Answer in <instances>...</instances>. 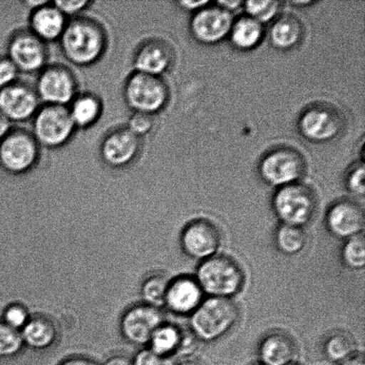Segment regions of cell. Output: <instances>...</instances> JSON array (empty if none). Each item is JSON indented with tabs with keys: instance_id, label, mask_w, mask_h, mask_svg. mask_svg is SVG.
Returning <instances> with one entry per match:
<instances>
[{
	"instance_id": "1",
	"label": "cell",
	"mask_w": 365,
	"mask_h": 365,
	"mask_svg": "<svg viewBox=\"0 0 365 365\" xmlns=\"http://www.w3.org/2000/svg\"><path fill=\"white\" fill-rule=\"evenodd\" d=\"M61 46L66 58L78 66H88L101 58L106 48L105 31L88 18H75L67 24Z\"/></svg>"
},
{
	"instance_id": "2",
	"label": "cell",
	"mask_w": 365,
	"mask_h": 365,
	"mask_svg": "<svg viewBox=\"0 0 365 365\" xmlns=\"http://www.w3.org/2000/svg\"><path fill=\"white\" fill-rule=\"evenodd\" d=\"M195 278L204 295L225 299L237 295L245 282L241 266L232 257L217 254L200 262Z\"/></svg>"
},
{
	"instance_id": "3",
	"label": "cell",
	"mask_w": 365,
	"mask_h": 365,
	"mask_svg": "<svg viewBox=\"0 0 365 365\" xmlns=\"http://www.w3.org/2000/svg\"><path fill=\"white\" fill-rule=\"evenodd\" d=\"M239 309L232 299L207 298L190 316V330L200 341L224 337L239 319Z\"/></svg>"
},
{
	"instance_id": "4",
	"label": "cell",
	"mask_w": 365,
	"mask_h": 365,
	"mask_svg": "<svg viewBox=\"0 0 365 365\" xmlns=\"http://www.w3.org/2000/svg\"><path fill=\"white\" fill-rule=\"evenodd\" d=\"M317 202L309 187L299 182L278 188L273 210L281 225L304 228L313 220Z\"/></svg>"
},
{
	"instance_id": "5",
	"label": "cell",
	"mask_w": 365,
	"mask_h": 365,
	"mask_svg": "<svg viewBox=\"0 0 365 365\" xmlns=\"http://www.w3.org/2000/svg\"><path fill=\"white\" fill-rule=\"evenodd\" d=\"M168 86L160 77L135 71L125 86V98L135 113L153 115L162 110L169 100Z\"/></svg>"
},
{
	"instance_id": "6",
	"label": "cell",
	"mask_w": 365,
	"mask_h": 365,
	"mask_svg": "<svg viewBox=\"0 0 365 365\" xmlns=\"http://www.w3.org/2000/svg\"><path fill=\"white\" fill-rule=\"evenodd\" d=\"M34 137L38 145L56 148L66 144L75 131L66 106L46 105L34 116Z\"/></svg>"
},
{
	"instance_id": "7",
	"label": "cell",
	"mask_w": 365,
	"mask_h": 365,
	"mask_svg": "<svg viewBox=\"0 0 365 365\" xmlns=\"http://www.w3.org/2000/svg\"><path fill=\"white\" fill-rule=\"evenodd\" d=\"M306 170V163L296 150L282 148L268 153L259 165V174L267 184L281 188L298 182Z\"/></svg>"
},
{
	"instance_id": "8",
	"label": "cell",
	"mask_w": 365,
	"mask_h": 365,
	"mask_svg": "<svg viewBox=\"0 0 365 365\" xmlns=\"http://www.w3.org/2000/svg\"><path fill=\"white\" fill-rule=\"evenodd\" d=\"M39 157V145L34 135L23 130H11L0 141V165L13 174L32 169Z\"/></svg>"
},
{
	"instance_id": "9",
	"label": "cell",
	"mask_w": 365,
	"mask_h": 365,
	"mask_svg": "<svg viewBox=\"0 0 365 365\" xmlns=\"http://www.w3.org/2000/svg\"><path fill=\"white\" fill-rule=\"evenodd\" d=\"M36 93L46 105L66 106L77 96L76 78L66 67H46L38 76Z\"/></svg>"
},
{
	"instance_id": "10",
	"label": "cell",
	"mask_w": 365,
	"mask_h": 365,
	"mask_svg": "<svg viewBox=\"0 0 365 365\" xmlns=\"http://www.w3.org/2000/svg\"><path fill=\"white\" fill-rule=\"evenodd\" d=\"M222 242L220 229L212 222L198 218L186 225L181 235V246L186 256L202 261L217 255Z\"/></svg>"
},
{
	"instance_id": "11",
	"label": "cell",
	"mask_w": 365,
	"mask_h": 365,
	"mask_svg": "<svg viewBox=\"0 0 365 365\" xmlns=\"http://www.w3.org/2000/svg\"><path fill=\"white\" fill-rule=\"evenodd\" d=\"M342 128V118L337 110L323 105L307 108L299 121L300 133L314 143L332 140L341 133Z\"/></svg>"
},
{
	"instance_id": "12",
	"label": "cell",
	"mask_w": 365,
	"mask_h": 365,
	"mask_svg": "<svg viewBox=\"0 0 365 365\" xmlns=\"http://www.w3.org/2000/svg\"><path fill=\"white\" fill-rule=\"evenodd\" d=\"M9 59L24 73L41 71L48 60L45 43L31 31H20L14 36L9 45Z\"/></svg>"
},
{
	"instance_id": "13",
	"label": "cell",
	"mask_w": 365,
	"mask_h": 365,
	"mask_svg": "<svg viewBox=\"0 0 365 365\" xmlns=\"http://www.w3.org/2000/svg\"><path fill=\"white\" fill-rule=\"evenodd\" d=\"M325 224L329 232L339 239L348 240L363 235L364 210L354 200H338L327 211Z\"/></svg>"
},
{
	"instance_id": "14",
	"label": "cell",
	"mask_w": 365,
	"mask_h": 365,
	"mask_svg": "<svg viewBox=\"0 0 365 365\" xmlns=\"http://www.w3.org/2000/svg\"><path fill=\"white\" fill-rule=\"evenodd\" d=\"M39 98L35 89L24 83H14L0 89V113L10 123H21L35 116Z\"/></svg>"
},
{
	"instance_id": "15",
	"label": "cell",
	"mask_w": 365,
	"mask_h": 365,
	"mask_svg": "<svg viewBox=\"0 0 365 365\" xmlns=\"http://www.w3.org/2000/svg\"><path fill=\"white\" fill-rule=\"evenodd\" d=\"M232 24L231 13L217 6H206L193 16L191 31L197 41L215 44L230 34Z\"/></svg>"
},
{
	"instance_id": "16",
	"label": "cell",
	"mask_w": 365,
	"mask_h": 365,
	"mask_svg": "<svg viewBox=\"0 0 365 365\" xmlns=\"http://www.w3.org/2000/svg\"><path fill=\"white\" fill-rule=\"evenodd\" d=\"M163 320L162 313L155 307H134L125 314L121 322V331L128 341L135 345H145L151 341L157 329L164 324Z\"/></svg>"
},
{
	"instance_id": "17",
	"label": "cell",
	"mask_w": 365,
	"mask_h": 365,
	"mask_svg": "<svg viewBox=\"0 0 365 365\" xmlns=\"http://www.w3.org/2000/svg\"><path fill=\"white\" fill-rule=\"evenodd\" d=\"M141 139L128 128L110 133L102 143L101 155L107 165L121 168L137 158L140 151Z\"/></svg>"
},
{
	"instance_id": "18",
	"label": "cell",
	"mask_w": 365,
	"mask_h": 365,
	"mask_svg": "<svg viewBox=\"0 0 365 365\" xmlns=\"http://www.w3.org/2000/svg\"><path fill=\"white\" fill-rule=\"evenodd\" d=\"M204 293L195 277H181L170 282L165 306L180 316H191L204 300Z\"/></svg>"
},
{
	"instance_id": "19",
	"label": "cell",
	"mask_w": 365,
	"mask_h": 365,
	"mask_svg": "<svg viewBox=\"0 0 365 365\" xmlns=\"http://www.w3.org/2000/svg\"><path fill=\"white\" fill-rule=\"evenodd\" d=\"M173 51L167 43L153 39L145 43L135 57L138 73L160 77L173 66Z\"/></svg>"
},
{
	"instance_id": "20",
	"label": "cell",
	"mask_w": 365,
	"mask_h": 365,
	"mask_svg": "<svg viewBox=\"0 0 365 365\" xmlns=\"http://www.w3.org/2000/svg\"><path fill=\"white\" fill-rule=\"evenodd\" d=\"M30 25L31 34L45 43L60 39L67 23L66 16L53 4L48 2L34 10Z\"/></svg>"
},
{
	"instance_id": "21",
	"label": "cell",
	"mask_w": 365,
	"mask_h": 365,
	"mask_svg": "<svg viewBox=\"0 0 365 365\" xmlns=\"http://www.w3.org/2000/svg\"><path fill=\"white\" fill-rule=\"evenodd\" d=\"M296 355L295 342L284 332H271L259 344V356L262 365H288L295 362Z\"/></svg>"
},
{
	"instance_id": "22",
	"label": "cell",
	"mask_w": 365,
	"mask_h": 365,
	"mask_svg": "<svg viewBox=\"0 0 365 365\" xmlns=\"http://www.w3.org/2000/svg\"><path fill=\"white\" fill-rule=\"evenodd\" d=\"M303 37V27L292 16H282L275 20L270 31V39L275 48L289 50L295 48Z\"/></svg>"
},
{
	"instance_id": "23",
	"label": "cell",
	"mask_w": 365,
	"mask_h": 365,
	"mask_svg": "<svg viewBox=\"0 0 365 365\" xmlns=\"http://www.w3.org/2000/svg\"><path fill=\"white\" fill-rule=\"evenodd\" d=\"M263 24L248 16L240 18L232 24L230 36L232 44L241 50L255 48L262 41Z\"/></svg>"
},
{
	"instance_id": "24",
	"label": "cell",
	"mask_w": 365,
	"mask_h": 365,
	"mask_svg": "<svg viewBox=\"0 0 365 365\" xmlns=\"http://www.w3.org/2000/svg\"><path fill=\"white\" fill-rule=\"evenodd\" d=\"M71 103L69 112L76 128L91 127L101 115V102L95 96L91 94L77 96Z\"/></svg>"
},
{
	"instance_id": "25",
	"label": "cell",
	"mask_w": 365,
	"mask_h": 365,
	"mask_svg": "<svg viewBox=\"0 0 365 365\" xmlns=\"http://www.w3.org/2000/svg\"><path fill=\"white\" fill-rule=\"evenodd\" d=\"M182 330L170 324H163L152 336L150 345L151 351L156 355L171 357L180 349Z\"/></svg>"
},
{
	"instance_id": "26",
	"label": "cell",
	"mask_w": 365,
	"mask_h": 365,
	"mask_svg": "<svg viewBox=\"0 0 365 365\" xmlns=\"http://www.w3.org/2000/svg\"><path fill=\"white\" fill-rule=\"evenodd\" d=\"M21 335L24 343L31 348L44 349L55 341L56 330L48 321L35 319L28 322Z\"/></svg>"
},
{
	"instance_id": "27",
	"label": "cell",
	"mask_w": 365,
	"mask_h": 365,
	"mask_svg": "<svg viewBox=\"0 0 365 365\" xmlns=\"http://www.w3.org/2000/svg\"><path fill=\"white\" fill-rule=\"evenodd\" d=\"M356 344L352 336L344 331H336L327 339L324 354L331 362L341 364L355 356Z\"/></svg>"
},
{
	"instance_id": "28",
	"label": "cell",
	"mask_w": 365,
	"mask_h": 365,
	"mask_svg": "<svg viewBox=\"0 0 365 365\" xmlns=\"http://www.w3.org/2000/svg\"><path fill=\"white\" fill-rule=\"evenodd\" d=\"M307 237L303 228L279 225L275 232V245L285 256H295L305 248Z\"/></svg>"
},
{
	"instance_id": "29",
	"label": "cell",
	"mask_w": 365,
	"mask_h": 365,
	"mask_svg": "<svg viewBox=\"0 0 365 365\" xmlns=\"http://www.w3.org/2000/svg\"><path fill=\"white\" fill-rule=\"evenodd\" d=\"M341 259L349 269L359 271L365 267V241L364 235L346 240L341 250Z\"/></svg>"
},
{
	"instance_id": "30",
	"label": "cell",
	"mask_w": 365,
	"mask_h": 365,
	"mask_svg": "<svg viewBox=\"0 0 365 365\" xmlns=\"http://www.w3.org/2000/svg\"><path fill=\"white\" fill-rule=\"evenodd\" d=\"M170 282L164 277L150 278L143 286L142 294L149 307H158L165 306L166 294Z\"/></svg>"
},
{
	"instance_id": "31",
	"label": "cell",
	"mask_w": 365,
	"mask_h": 365,
	"mask_svg": "<svg viewBox=\"0 0 365 365\" xmlns=\"http://www.w3.org/2000/svg\"><path fill=\"white\" fill-rule=\"evenodd\" d=\"M248 16L263 24L277 17L281 9L279 1H246L243 3Z\"/></svg>"
},
{
	"instance_id": "32",
	"label": "cell",
	"mask_w": 365,
	"mask_h": 365,
	"mask_svg": "<svg viewBox=\"0 0 365 365\" xmlns=\"http://www.w3.org/2000/svg\"><path fill=\"white\" fill-rule=\"evenodd\" d=\"M24 341L21 335L6 324H0V357L6 359L20 352Z\"/></svg>"
},
{
	"instance_id": "33",
	"label": "cell",
	"mask_w": 365,
	"mask_h": 365,
	"mask_svg": "<svg viewBox=\"0 0 365 365\" xmlns=\"http://www.w3.org/2000/svg\"><path fill=\"white\" fill-rule=\"evenodd\" d=\"M364 163L356 164L351 170L349 171L346 177V185L349 191L353 195L363 197L365 193V178H364Z\"/></svg>"
},
{
	"instance_id": "34",
	"label": "cell",
	"mask_w": 365,
	"mask_h": 365,
	"mask_svg": "<svg viewBox=\"0 0 365 365\" xmlns=\"http://www.w3.org/2000/svg\"><path fill=\"white\" fill-rule=\"evenodd\" d=\"M155 126L153 116L150 114L135 113L128 121V130L141 138L152 131Z\"/></svg>"
},
{
	"instance_id": "35",
	"label": "cell",
	"mask_w": 365,
	"mask_h": 365,
	"mask_svg": "<svg viewBox=\"0 0 365 365\" xmlns=\"http://www.w3.org/2000/svg\"><path fill=\"white\" fill-rule=\"evenodd\" d=\"M5 324L14 330L23 329L28 323V314L23 307L12 306L6 309L5 316Z\"/></svg>"
},
{
	"instance_id": "36",
	"label": "cell",
	"mask_w": 365,
	"mask_h": 365,
	"mask_svg": "<svg viewBox=\"0 0 365 365\" xmlns=\"http://www.w3.org/2000/svg\"><path fill=\"white\" fill-rule=\"evenodd\" d=\"M18 73L19 71L9 58L0 59V89L16 83Z\"/></svg>"
},
{
	"instance_id": "37",
	"label": "cell",
	"mask_w": 365,
	"mask_h": 365,
	"mask_svg": "<svg viewBox=\"0 0 365 365\" xmlns=\"http://www.w3.org/2000/svg\"><path fill=\"white\" fill-rule=\"evenodd\" d=\"M53 5L63 14L64 16H76L82 11L87 9L89 5H91V1L88 0H71V1H56Z\"/></svg>"
},
{
	"instance_id": "38",
	"label": "cell",
	"mask_w": 365,
	"mask_h": 365,
	"mask_svg": "<svg viewBox=\"0 0 365 365\" xmlns=\"http://www.w3.org/2000/svg\"><path fill=\"white\" fill-rule=\"evenodd\" d=\"M133 365H176L171 357L156 355L151 350H144L135 356Z\"/></svg>"
},
{
	"instance_id": "39",
	"label": "cell",
	"mask_w": 365,
	"mask_h": 365,
	"mask_svg": "<svg viewBox=\"0 0 365 365\" xmlns=\"http://www.w3.org/2000/svg\"><path fill=\"white\" fill-rule=\"evenodd\" d=\"M209 1H182L180 2V5L182 9H187L190 11L197 10V12L200 9H204L209 5Z\"/></svg>"
},
{
	"instance_id": "40",
	"label": "cell",
	"mask_w": 365,
	"mask_h": 365,
	"mask_svg": "<svg viewBox=\"0 0 365 365\" xmlns=\"http://www.w3.org/2000/svg\"><path fill=\"white\" fill-rule=\"evenodd\" d=\"M11 131V123L0 113V141Z\"/></svg>"
},
{
	"instance_id": "41",
	"label": "cell",
	"mask_w": 365,
	"mask_h": 365,
	"mask_svg": "<svg viewBox=\"0 0 365 365\" xmlns=\"http://www.w3.org/2000/svg\"><path fill=\"white\" fill-rule=\"evenodd\" d=\"M243 5V2L242 1H234V0H232V1H218L217 2V6L221 7L222 9H224L225 11H227V12L230 13L232 11H235L236 9H238L240 6Z\"/></svg>"
},
{
	"instance_id": "42",
	"label": "cell",
	"mask_w": 365,
	"mask_h": 365,
	"mask_svg": "<svg viewBox=\"0 0 365 365\" xmlns=\"http://www.w3.org/2000/svg\"><path fill=\"white\" fill-rule=\"evenodd\" d=\"M61 365H98L91 360L84 359H73L66 361Z\"/></svg>"
},
{
	"instance_id": "43",
	"label": "cell",
	"mask_w": 365,
	"mask_h": 365,
	"mask_svg": "<svg viewBox=\"0 0 365 365\" xmlns=\"http://www.w3.org/2000/svg\"><path fill=\"white\" fill-rule=\"evenodd\" d=\"M105 365H133V363L124 357H114V359L107 361Z\"/></svg>"
},
{
	"instance_id": "44",
	"label": "cell",
	"mask_w": 365,
	"mask_h": 365,
	"mask_svg": "<svg viewBox=\"0 0 365 365\" xmlns=\"http://www.w3.org/2000/svg\"><path fill=\"white\" fill-rule=\"evenodd\" d=\"M339 365H365L362 357L354 356L351 359L344 361Z\"/></svg>"
},
{
	"instance_id": "45",
	"label": "cell",
	"mask_w": 365,
	"mask_h": 365,
	"mask_svg": "<svg viewBox=\"0 0 365 365\" xmlns=\"http://www.w3.org/2000/svg\"><path fill=\"white\" fill-rule=\"evenodd\" d=\"M178 365H204L200 360L193 359V357H189V359H185Z\"/></svg>"
},
{
	"instance_id": "46",
	"label": "cell",
	"mask_w": 365,
	"mask_h": 365,
	"mask_svg": "<svg viewBox=\"0 0 365 365\" xmlns=\"http://www.w3.org/2000/svg\"><path fill=\"white\" fill-rule=\"evenodd\" d=\"M293 4H295V5H299V6H302V5H309V4H312V2H310V1H299V2H293Z\"/></svg>"
},
{
	"instance_id": "47",
	"label": "cell",
	"mask_w": 365,
	"mask_h": 365,
	"mask_svg": "<svg viewBox=\"0 0 365 365\" xmlns=\"http://www.w3.org/2000/svg\"><path fill=\"white\" fill-rule=\"evenodd\" d=\"M288 365H302V364H297V363H295V362H293V363L289 364H288Z\"/></svg>"
},
{
	"instance_id": "48",
	"label": "cell",
	"mask_w": 365,
	"mask_h": 365,
	"mask_svg": "<svg viewBox=\"0 0 365 365\" xmlns=\"http://www.w3.org/2000/svg\"><path fill=\"white\" fill-rule=\"evenodd\" d=\"M256 365H262V364H256Z\"/></svg>"
}]
</instances>
